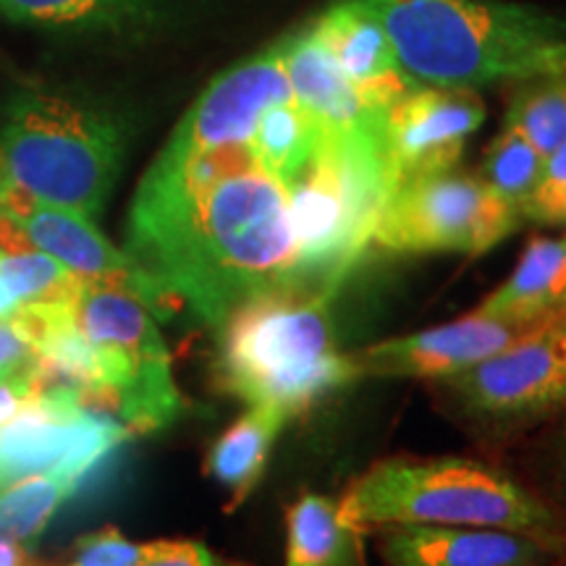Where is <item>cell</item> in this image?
Returning <instances> with one entry per match:
<instances>
[{
    "label": "cell",
    "mask_w": 566,
    "mask_h": 566,
    "mask_svg": "<svg viewBox=\"0 0 566 566\" xmlns=\"http://www.w3.org/2000/svg\"><path fill=\"white\" fill-rule=\"evenodd\" d=\"M126 252L174 313L187 310L210 328L254 296L310 289L286 189L263 171L250 142L155 158L132 202Z\"/></svg>",
    "instance_id": "6da1fadb"
},
{
    "label": "cell",
    "mask_w": 566,
    "mask_h": 566,
    "mask_svg": "<svg viewBox=\"0 0 566 566\" xmlns=\"http://www.w3.org/2000/svg\"><path fill=\"white\" fill-rule=\"evenodd\" d=\"M412 80L475 90L566 74V19L501 0H357Z\"/></svg>",
    "instance_id": "7a4b0ae2"
},
{
    "label": "cell",
    "mask_w": 566,
    "mask_h": 566,
    "mask_svg": "<svg viewBox=\"0 0 566 566\" xmlns=\"http://www.w3.org/2000/svg\"><path fill=\"white\" fill-rule=\"evenodd\" d=\"M325 289H281L226 317L216 354V386L247 407H271L294 420L338 388L359 380L338 352Z\"/></svg>",
    "instance_id": "3957f363"
},
{
    "label": "cell",
    "mask_w": 566,
    "mask_h": 566,
    "mask_svg": "<svg viewBox=\"0 0 566 566\" xmlns=\"http://www.w3.org/2000/svg\"><path fill=\"white\" fill-rule=\"evenodd\" d=\"M338 514L363 533L391 525H443L566 535L564 516L520 480L464 457L384 459L346 488Z\"/></svg>",
    "instance_id": "277c9868"
},
{
    "label": "cell",
    "mask_w": 566,
    "mask_h": 566,
    "mask_svg": "<svg viewBox=\"0 0 566 566\" xmlns=\"http://www.w3.org/2000/svg\"><path fill=\"white\" fill-rule=\"evenodd\" d=\"M0 155L13 184L34 200L95 221L122 174L126 129L87 97L27 90L6 108Z\"/></svg>",
    "instance_id": "5b68a950"
},
{
    "label": "cell",
    "mask_w": 566,
    "mask_h": 566,
    "mask_svg": "<svg viewBox=\"0 0 566 566\" xmlns=\"http://www.w3.org/2000/svg\"><path fill=\"white\" fill-rule=\"evenodd\" d=\"M394 189L386 139L323 129L313 158L286 189L296 258L310 289H342L373 242Z\"/></svg>",
    "instance_id": "8992f818"
},
{
    "label": "cell",
    "mask_w": 566,
    "mask_h": 566,
    "mask_svg": "<svg viewBox=\"0 0 566 566\" xmlns=\"http://www.w3.org/2000/svg\"><path fill=\"white\" fill-rule=\"evenodd\" d=\"M74 313L101 363V412L113 415L139 436L166 428L187 409L174 380L171 352L155 315L137 296L84 283Z\"/></svg>",
    "instance_id": "52a82bcc"
},
{
    "label": "cell",
    "mask_w": 566,
    "mask_h": 566,
    "mask_svg": "<svg viewBox=\"0 0 566 566\" xmlns=\"http://www.w3.org/2000/svg\"><path fill=\"white\" fill-rule=\"evenodd\" d=\"M522 226V212L478 174L457 168L401 181L388 195L373 242L391 252H491Z\"/></svg>",
    "instance_id": "ba28073f"
},
{
    "label": "cell",
    "mask_w": 566,
    "mask_h": 566,
    "mask_svg": "<svg viewBox=\"0 0 566 566\" xmlns=\"http://www.w3.org/2000/svg\"><path fill=\"white\" fill-rule=\"evenodd\" d=\"M134 433L71 388H45L0 428V491L51 470L87 478Z\"/></svg>",
    "instance_id": "9c48e42d"
},
{
    "label": "cell",
    "mask_w": 566,
    "mask_h": 566,
    "mask_svg": "<svg viewBox=\"0 0 566 566\" xmlns=\"http://www.w3.org/2000/svg\"><path fill=\"white\" fill-rule=\"evenodd\" d=\"M433 384L478 420H541L566 405V336L554 321H546L493 357Z\"/></svg>",
    "instance_id": "30bf717a"
},
{
    "label": "cell",
    "mask_w": 566,
    "mask_h": 566,
    "mask_svg": "<svg viewBox=\"0 0 566 566\" xmlns=\"http://www.w3.org/2000/svg\"><path fill=\"white\" fill-rule=\"evenodd\" d=\"M0 212L11 218L34 250L51 254L71 273L80 275L84 283L122 289V292L137 296L155 317L176 315L155 281L137 265V260L126 250L111 244L92 218L38 202L17 184L0 202Z\"/></svg>",
    "instance_id": "8fae6325"
},
{
    "label": "cell",
    "mask_w": 566,
    "mask_h": 566,
    "mask_svg": "<svg viewBox=\"0 0 566 566\" xmlns=\"http://www.w3.org/2000/svg\"><path fill=\"white\" fill-rule=\"evenodd\" d=\"M281 42L254 59L223 71L184 113L158 160H181L212 147L250 142L260 116L275 103L292 101Z\"/></svg>",
    "instance_id": "7c38bea8"
},
{
    "label": "cell",
    "mask_w": 566,
    "mask_h": 566,
    "mask_svg": "<svg viewBox=\"0 0 566 566\" xmlns=\"http://www.w3.org/2000/svg\"><path fill=\"white\" fill-rule=\"evenodd\" d=\"M485 122L483 97L464 87L409 90L386 111V150L396 187L457 168L467 139Z\"/></svg>",
    "instance_id": "4fadbf2b"
},
{
    "label": "cell",
    "mask_w": 566,
    "mask_h": 566,
    "mask_svg": "<svg viewBox=\"0 0 566 566\" xmlns=\"http://www.w3.org/2000/svg\"><path fill=\"white\" fill-rule=\"evenodd\" d=\"M535 325L504 321V317L472 310L470 315L454 323L375 342L349 357L359 378L441 380L506 349Z\"/></svg>",
    "instance_id": "5bb4252c"
},
{
    "label": "cell",
    "mask_w": 566,
    "mask_h": 566,
    "mask_svg": "<svg viewBox=\"0 0 566 566\" xmlns=\"http://www.w3.org/2000/svg\"><path fill=\"white\" fill-rule=\"evenodd\" d=\"M386 566H558L566 535L504 527L391 525L380 527Z\"/></svg>",
    "instance_id": "9a60e30c"
},
{
    "label": "cell",
    "mask_w": 566,
    "mask_h": 566,
    "mask_svg": "<svg viewBox=\"0 0 566 566\" xmlns=\"http://www.w3.org/2000/svg\"><path fill=\"white\" fill-rule=\"evenodd\" d=\"M313 32L370 108L386 113L417 87L380 21L357 0H344L325 11Z\"/></svg>",
    "instance_id": "2e32d148"
},
{
    "label": "cell",
    "mask_w": 566,
    "mask_h": 566,
    "mask_svg": "<svg viewBox=\"0 0 566 566\" xmlns=\"http://www.w3.org/2000/svg\"><path fill=\"white\" fill-rule=\"evenodd\" d=\"M281 59L294 97L323 124V129L346 137L386 139V113L363 101L315 38L313 27L281 40Z\"/></svg>",
    "instance_id": "e0dca14e"
},
{
    "label": "cell",
    "mask_w": 566,
    "mask_h": 566,
    "mask_svg": "<svg viewBox=\"0 0 566 566\" xmlns=\"http://www.w3.org/2000/svg\"><path fill=\"white\" fill-rule=\"evenodd\" d=\"M475 310L527 325L566 313V233L530 239L509 279Z\"/></svg>",
    "instance_id": "ac0fdd59"
},
{
    "label": "cell",
    "mask_w": 566,
    "mask_h": 566,
    "mask_svg": "<svg viewBox=\"0 0 566 566\" xmlns=\"http://www.w3.org/2000/svg\"><path fill=\"white\" fill-rule=\"evenodd\" d=\"M289 417L271 407H247V412L210 446L205 472L231 493L229 512L239 509L265 475L275 438Z\"/></svg>",
    "instance_id": "d6986e66"
},
{
    "label": "cell",
    "mask_w": 566,
    "mask_h": 566,
    "mask_svg": "<svg viewBox=\"0 0 566 566\" xmlns=\"http://www.w3.org/2000/svg\"><path fill=\"white\" fill-rule=\"evenodd\" d=\"M363 530L338 514L334 499L304 493L286 509V564L283 566H365Z\"/></svg>",
    "instance_id": "ffe728a7"
},
{
    "label": "cell",
    "mask_w": 566,
    "mask_h": 566,
    "mask_svg": "<svg viewBox=\"0 0 566 566\" xmlns=\"http://www.w3.org/2000/svg\"><path fill=\"white\" fill-rule=\"evenodd\" d=\"M163 0H0V17L55 32H129L150 24Z\"/></svg>",
    "instance_id": "44dd1931"
},
{
    "label": "cell",
    "mask_w": 566,
    "mask_h": 566,
    "mask_svg": "<svg viewBox=\"0 0 566 566\" xmlns=\"http://www.w3.org/2000/svg\"><path fill=\"white\" fill-rule=\"evenodd\" d=\"M321 137L323 124L292 97V101L271 105L260 116L250 145L263 171L271 174L283 189H289L313 158Z\"/></svg>",
    "instance_id": "7402d4cb"
},
{
    "label": "cell",
    "mask_w": 566,
    "mask_h": 566,
    "mask_svg": "<svg viewBox=\"0 0 566 566\" xmlns=\"http://www.w3.org/2000/svg\"><path fill=\"white\" fill-rule=\"evenodd\" d=\"M84 478L69 470H51L24 478L0 491V541L32 546L51 525L63 501L80 491Z\"/></svg>",
    "instance_id": "603a6c76"
},
{
    "label": "cell",
    "mask_w": 566,
    "mask_h": 566,
    "mask_svg": "<svg viewBox=\"0 0 566 566\" xmlns=\"http://www.w3.org/2000/svg\"><path fill=\"white\" fill-rule=\"evenodd\" d=\"M506 126L533 142L543 155L566 142V74L522 82L506 111Z\"/></svg>",
    "instance_id": "cb8c5ba5"
},
{
    "label": "cell",
    "mask_w": 566,
    "mask_h": 566,
    "mask_svg": "<svg viewBox=\"0 0 566 566\" xmlns=\"http://www.w3.org/2000/svg\"><path fill=\"white\" fill-rule=\"evenodd\" d=\"M543 168L546 155L512 126H504L488 145L478 176L493 195L520 210L541 184Z\"/></svg>",
    "instance_id": "d4e9b609"
},
{
    "label": "cell",
    "mask_w": 566,
    "mask_h": 566,
    "mask_svg": "<svg viewBox=\"0 0 566 566\" xmlns=\"http://www.w3.org/2000/svg\"><path fill=\"white\" fill-rule=\"evenodd\" d=\"M147 551L150 543H132L116 527H105L76 541L69 566H137Z\"/></svg>",
    "instance_id": "484cf974"
},
{
    "label": "cell",
    "mask_w": 566,
    "mask_h": 566,
    "mask_svg": "<svg viewBox=\"0 0 566 566\" xmlns=\"http://www.w3.org/2000/svg\"><path fill=\"white\" fill-rule=\"evenodd\" d=\"M137 566H250L218 556L200 541H155Z\"/></svg>",
    "instance_id": "4316f807"
},
{
    "label": "cell",
    "mask_w": 566,
    "mask_h": 566,
    "mask_svg": "<svg viewBox=\"0 0 566 566\" xmlns=\"http://www.w3.org/2000/svg\"><path fill=\"white\" fill-rule=\"evenodd\" d=\"M32 363V349L17 334L11 321H0V380L24 373Z\"/></svg>",
    "instance_id": "83f0119b"
},
{
    "label": "cell",
    "mask_w": 566,
    "mask_h": 566,
    "mask_svg": "<svg viewBox=\"0 0 566 566\" xmlns=\"http://www.w3.org/2000/svg\"><path fill=\"white\" fill-rule=\"evenodd\" d=\"M34 394H38V386L32 384L30 373L27 370L13 375V378L0 380V428H3L6 422H11L19 409L24 407Z\"/></svg>",
    "instance_id": "f1b7e54d"
},
{
    "label": "cell",
    "mask_w": 566,
    "mask_h": 566,
    "mask_svg": "<svg viewBox=\"0 0 566 566\" xmlns=\"http://www.w3.org/2000/svg\"><path fill=\"white\" fill-rule=\"evenodd\" d=\"M564 189H566V142L546 158L543 179H541V184H537L535 192L527 197V200H548V197L562 195Z\"/></svg>",
    "instance_id": "f546056e"
},
{
    "label": "cell",
    "mask_w": 566,
    "mask_h": 566,
    "mask_svg": "<svg viewBox=\"0 0 566 566\" xmlns=\"http://www.w3.org/2000/svg\"><path fill=\"white\" fill-rule=\"evenodd\" d=\"M522 221L543 226H566V189L548 200H527L522 205Z\"/></svg>",
    "instance_id": "4dcf8cb0"
},
{
    "label": "cell",
    "mask_w": 566,
    "mask_h": 566,
    "mask_svg": "<svg viewBox=\"0 0 566 566\" xmlns=\"http://www.w3.org/2000/svg\"><path fill=\"white\" fill-rule=\"evenodd\" d=\"M0 566H42V562L34 556L32 546L0 541Z\"/></svg>",
    "instance_id": "1f68e13d"
},
{
    "label": "cell",
    "mask_w": 566,
    "mask_h": 566,
    "mask_svg": "<svg viewBox=\"0 0 566 566\" xmlns=\"http://www.w3.org/2000/svg\"><path fill=\"white\" fill-rule=\"evenodd\" d=\"M13 187V179L6 171V163H3V155H0V200H3L6 195H9V189Z\"/></svg>",
    "instance_id": "d6a6232c"
},
{
    "label": "cell",
    "mask_w": 566,
    "mask_h": 566,
    "mask_svg": "<svg viewBox=\"0 0 566 566\" xmlns=\"http://www.w3.org/2000/svg\"><path fill=\"white\" fill-rule=\"evenodd\" d=\"M558 464H562V475L566 480V420L562 424V433H558Z\"/></svg>",
    "instance_id": "836d02e7"
},
{
    "label": "cell",
    "mask_w": 566,
    "mask_h": 566,
    "mask_svg": "<svg viewBox=\"0 0 566 566\" xmlns=\"http://www.w3.org/2000/svg\"><path fill=\"white\" fill-rule=\"evenodd\" d=\"M554 323L558 325V328L564 331V336H566V313H562V315H558V317H554Z\"/></svg>",
    "instance_id": "e575fe53"
}]
</instances>
